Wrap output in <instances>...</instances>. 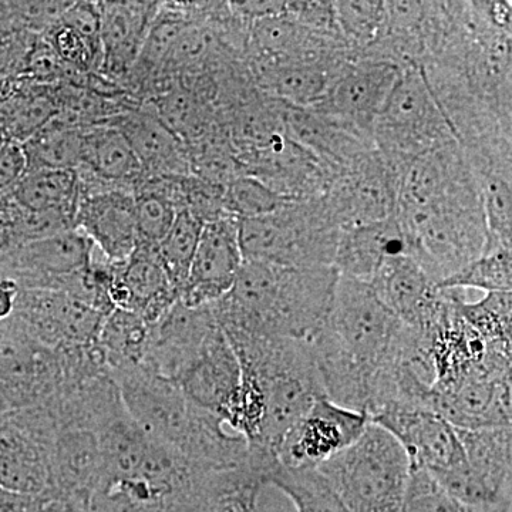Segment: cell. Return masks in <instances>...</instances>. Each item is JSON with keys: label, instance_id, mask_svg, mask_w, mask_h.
Returning a JSON list of instances; mask_svg holds the SVG:
<instances>
[{"label": "cell", "instance_id": "6da1fadb", "mask_svg": "<svg viewBox=\"0 0 512 512\" xmlns=\"http://www.w3.org/2000/svg\"><path fill=\"white\" fill-rule=\"evenodd\" d=\"M404 325L367 282L339 275L325 325L311 340L326 397L369 420L392 402Z\"/></svg>", "mask_w": 512, "mask_h": 512}, {"label": "cell", "instance_id": "7a4b0ae2", "mask_svg": "<svg viewBox=\"0 0 512 512\" xmlns=\"http://www.w3.org/2000/svg\"><path fill=\"white\" fill-rule=\"evenodd\" d=\"M338 279L333 266L244 261L231 291L212 303V311L227 339L311 342L325 325Z\"/></svg>", "mask_w": 512, "mask_h": 512}, {"label": "cell", "instance_id": "3957f363", "mask_svg": "<svg viewBox=\"0 0 512 512\" xmlns=\"http://www.w3.org/2000/svg\"><path fill=\"white\" fill-rule=\"evenodd\" d=\"M242 372L264 396L261 434L251 447L276 454L285 434L320 397H326L311 342L293 339H227Z\"/></svg>", "mask_w": 512, "mask_h": 512}, {"label": "cell", "instance_id": "277c9868", "mask_svg": "<svg viewBox=\"0 0 512 512\" xmlns=\"http://www.w3.org/2000/svg\"><path fill=\"white\" fill-rule=\"evenodd\" d=\"M350 512H402L412 464L392 434L376 424L318 467Z\"/></svg>", "mask_w": 512, "mask_h": 512}, {"label": "cell", "instance_id": "5b68a950", "mask_svg": "<svg viewBox=\"0 0 512 512\" xmlns=\"http://www.w3.org/2000/svg\"><path fill=\"white\" fill-rule=\"evenodd\" d=\"M340 232L323 198L288 201L272 214L238 220L244 261L288 268L333 266Z\"/></svg>", "mask_w": 512, "mask_h": 512}, {"label": "cell", "instance_id": "8992f818", "mask_svg": "<svg viewBox=\"0 0 512 512\" xmlns=\"http://www.w3.org/2000/svg\"><path fill=\"white\" fill-rule=\"evenodd\" d=\"M407 254L436 285L487 251L488 231L481 198H466L397 214Z\"/></svg>", "mask_w": 512, "mask_h": 512}, {"label": "cell", "instance_id": "52a82bcc", "mask_svg": "<svg viewBox=\"0 0 512 512\" xmlns=\"http://www.w3.org/2000/svg\"><path fill=\"white\" fill-rule=\"evenodd\" d=\"M372 140L377 153L400 177L414 158L456 140L423 67H407L400 74L377 116Z\"/></svg>", "mask_w": 512, "mask_h": 512}, {"label": "cell", "instance_id": "ba28073f", "mask_svg": "<svg viewBox=\"0 0 512 512\" xmlns=\"http://www.w3.org/2000/svg\"><path fill=\"white\" fill-rule=\"evenodd\" d=\"M457 430L466 466L431 478L466 507L512 511V427Z\"/></svg>", "mask_w": 512, "mask_h": 512}, {"label": "cell", "instance_id": "9c48e42d", "mask_svg": "<svg viewBox=\"0 0 512 512\" xmlns=\"http://www.w3.org/2000/svg\"><path fill=\"white\" fill-rule=\"evenodd\" d=\"M399 184L400 175L375 148L338 171L322 198L333 222L345 231L396 217Z\"/></svg>", "mask_w": 512, "mask_h": 512}, {"label": "cell", "instance_id": "30bf717a", "mask_svg": "<svg viewBox=\"0 0 512 512\" xmlns=\"http://www.w3.org/2000/svg\"><path fill=\"white\" fill-rule=\"evenodd\" d=\"M402 72L387 60L357 57L343 67L325 99L312 109L373 144L377 116Z\"/></svg>", "mask_w": 512, "mask_h": 512}, {"label": "cell", "instance_id": "8fae6325", "mask_svg": "<svg viewBox=\"0 0 512 512\" xmlns=\"http://www.w3.org/2000/svg\"><path fill=\"white\" fill-rule=\"evenodd\" d=\"M128 416L151 440L177 451L187 431L190 400L178 384L140 365L113 376Z\"/></svg>", "mask_w": 512, "mask_h": 512}, {"label": "cell", "instance_id": "7c38bea8", "mask_svg": "<svg viewBox=\"0 0 512 512\" xmlns=\"http://www.w3.org/2000/svg\"><path fill=\"white\" fill-rule=\"evenodd\" d=\"M370 423L366 414L320 397L293 423L278 448L286 468H318L353 446Z\"/></svg>", "mask_w": 512, "mask_h": 512}, {"label": "cell", "instance_id": "4fadbf2b", "mask_svg": "<svg viewBox=\"0 0 512 512\" xmlns=\"http://www.w3.org/2000/svg\"><path fill=\"white\" fill-rule=\"evenodd\" d=\"M399 441L412 468L436 478L466 466L458 430L440 414L423 407H392L370 419Z\"/></svg>", "mask_w": 512, "mask_h": 512}, {"label": "cell", "instance_id": "5bb4252c", "mask_svg": "<svg viewBox=\"0 0 512 512\" xmlns=\"http://www.w3.org/2000/svg\"><path fill=\"white\" fill-rule=\"evenodd\" d=\"M12 316L33 342L50 350L94 342L106 318L66 293L45 289H19Z\"/></svg>", "mask_w": 512, "mask_h": 512}, {"label": "cell", "instance_id": "9a60e30c", "mask_svg": "<svg viewBox=\"0 0 512 512\" xmlns=\"http://www.w3.org/2000/svg\"><path fill=\"white\" fill-rule=\"evenodd\" d=\"M220 330L211 305L177 301L150 325L143 366L177 384Z\"/></svg>", "mask_w": 512, "mask_h": 512}, {"label": "cell", "instance_id": "2e32d148", "mask_svg": "<svg viewBox=\"0 0 512 512\" xmlns=\"http://www.w3.org/2000/svg\"><path fill=\"white\" fill-rule=\"evenodd\" d=\"M57 389L53 350L37 345L10 316L0 322V397L10 410L46 402Z\"/></svg>", "mask_w": 512, "mask_h": 512}, {"label": "cell", "instance_id": "e0dca14e", "mask_svg": "<svg viewBox=\"0 0 512 512\" xmlns=\"http://www.w3.org/2000/svg\"><path fill=\"white\" fill-rule=\"evenodd\" d=\"M238 158L245 175L261 181L286 201L322 198L335 177L330 165L288 136Z\"/></svg>", "mask_w": 512, "mask_h": 512}, {"label": "cell", "instance_id": "ac0fdd59", "mask_svg": "<svg viewBox=\"0 0 512 512\" xmlns=\"http://www.w3.org/2000/svg\"><path fill=\"white\" fill-rule=\"evenodd\" d=\"M93 251L92 239L80 229H70L5 249L0 252V271L19 289H45L53 279L92 264Z\"/></svg>", "mask_w": 512, "mask_h": 512}, {"label": "cell", "instance_id": "d6986e66", "mask_svg": "<svg viewBox=\"0 0 512 512\" xmlns=\"http://www.w3.org/2000/svg\"><path fill=\"white\" fill-rule=\"evenodd\" d=\"M242 264L238 220L225 217L205 224L180 302L190 308L217 302L231 291Z\"/></svg>", "mask_w": 512, "mask_h": 512}, {"label": "cell", "instance_id": "ffe728a7", "mask_svg": "<svg viewBox=\"0 0 512 512\" xmlns=\"http://www.w3.org/2000/svg\"><path fill=\"white\" fill-rule=\"evenodd\" d=\"M511 377L473 376L433 390L430 409L460 430L512 427Z\"/></svg>", "mask_w": 512, "mask_h": 512}, {"label": "cell", "instance_id": "44dd1931", "mask_svg": "<svg viewBox=\"0 0 512 512\" xmlns=\"http://www.w3.org/2000/svg\"><path fill=\"white\" fill-rule=\"evenodd\" d=\"M110 264V298L114 308L137 313L153 325L180 301L158 258L157 247L137 244L126 261Z\"/></svg>", "mask_w": 512, "mask_h": 512}, {"label": "cell", "instance_id": "7402d4cb", "mask_svg": "<svg viewBox=\"0 0 512 512\" xmlns=\"http://www.w3.org/2000/svg\"><path fill=\"white\" fill-rule=\"evenodd\" d=\"M74 225L92 239L107 261H126L137 247L133 191L104 188L80 192Z\"/></svg>", "mask_w": 512, "mask_h": 512}, {"label": "cell", "instance_id": "603a6c76", "mask_svg": "<svg viewBox=\"0 0 512 512\" xmlns=\"http://www.w3.org/2000/svg\"><path fill=\"white\" fill-rule=\"evenodd\" d=\"M117 128L127 138L140 161L143 177H184L191 174L187 144L150 109L117 113L100 120Z\"/></svg>", "mask_w": 512, "mask_h": 512}, {"label": "cell", "instance_id": "cb8c5ba5", "mask_svg": "<svg viewBox=\"0 0 512 512\" xmlns=\"http://www.w3.org/2000/svg\"><path fill=\"white\" fill-rule=\"evenodd\" d=\"M369 284L380 301L410 328H423L439 311L441 289L409 254L389 259Z\"/></svg>", "mask_w": 512, "mask_h": 512}, {"label": "cell", "instance_id": "d4e9b609", "mask_svg": "<svg viewBox=\"0 0 512 512\" xmlns=\"http://www.w3.org/2000/svg\"><path fill=\"white\" fill-rule=\"evenodd\" d=\"M49 467V491L70 498L87 510L103 473L96 434L82 429H60L50 448Z\"/></svg>", "mask_w": 512, "mask_h": 512}, {"label": "cell", "instance_id": "484cf974", "mask_svg": "<svg viewBox=\"0 0 512 512\" xmlns=\"http://www.w3.org/2000/svg\"><path fill=\"white\" fill-rule=\"evenodd\" d=\"M185 397L224 420L241 384V366L220 330L177 382Z\"/></svg>", "mask_w": 512, "mask_h": 512}, {"label": "cell", "instance_id": "4316f807", "mask_svg": "<svg viewBox=\"0 0 512 512\" xmlns=\"http://www.w3.org/2000/svg\"><path fill=\"white\" fill-rule=\"evenodd\" d=\"M76 174L82 183L133 191L143 170L121 131L94 123L83 127L82 160Z\"/></svg>", "mask_w": 512, "mask_h": 512}, {"label": "cell", "instance_id": "83f0119b", "mask_svg": "<svg viewBox=\"0 0 512 512\" xmlns=\"http://www.w3.org/2000/svg\"><path fill=\"white\" fill-rule=\"evenodd\" d=\"M284 123L286 136L325 161L335 174L375 150L370 141L319 111L291 106L285 101Z\"/></svg>", "mask_w": 512, "mask_h": 512}, {"label": "cell", "instance_id": "f1b7e54d", "mask_svg": "<svg viewBox=\"0 0 512 512\" xmlns=\"http://www.w3.org/2000/svg\"><path fill=\"white\" fill-rule=\"evenodd\" d=\"M403 254L407 242L396 215L340 232L333 268L339 275L369 284L389 259Z\"/></svg>", "mask_w": 512, "mask_h": 512}, {"label": "cell", "instance_id": "f546056e", "mask_svg": "<svg viewBox=\"0 0 512 512\" xmlns=\"http://www.w3.org/2000/svg\"><path fill=\"white\" fill-rule=\"evenodd\" d=\"M100 42L104 70L124 74L136 66L151 22V3H100Z\"/></svg>", "mask_w": 512, "mask_h": 512}, {"label": "cell", "instance_id": "4dcf8cb0", "mask_svg": "<svg viewBox=\"0 0 512 512\" xmlns=\"http://www.w3.org/2000/svg\"><path fill=\"white\" fill-rule=\"evenodd\" d=\"M348 63L247 64L261 92L291 106L312 109L325 99L330 86Z\"/></svg>", "mask_w": 512, "mask_h": 512}, {"label": "cell", "instance_id": "1f68e13d", "mask_svg": "<svg viewBox=\"0 0 512 512\" xmlns=\"http://www.w3.org/2000/svg\"><path fill=\"white\" fill-rule=\"evenodd\" d=\"M49 450L20 433L8 419L0 427V488L18 494L50 490Z\"/></svg>", "mask_w": 512, "mask_h": 512}, {"label": "cell", "instance_id": "d6a6232c", "mask_svg": "<svg viewBox=\"0 0 512 512\" xmlns=\"http://www.w3.org/2000/svg\"><path fill=\"white\" fill-rule=\"evenodd\" d=\"M12 195L22 211L36 214L60 212L74 217L80 195L79 178L76 171H26L13 187Z\"/></svg>", "mask_w": 512, "mask_h": 512}, {"label": "cell", "instance_id": "836d02e7", "mask_svg": "<svg viewBox=\"0 0 512 512\" xmlns=\"http://www.w3.org/2000/svg\"><path fill=\"white\" fill-rule=\"evenodd\" d=\"M150 325L137 313L116 308L103 320L97 345L111 375L143 365Z\"/></svg>", "mask_w": 512, "mask_h": 512}, {"label": "cell", "instance_id": "e575fe53", "mask_svg": "<svg viewBox=\"0 0 512 512\" xmlns=\"http://www.w3.org/2000/svg\"><path fill=\"white\" fill-rule=\"evenodd\" d=\"M83 127L72 126L66 120H49L26 143L28 171H76L82 160Z\"/></svg>", "mask_w": 512, "mask_h": 512}, {"label": "cell", "instance_id": "d590c367", "mask_svg": "<svg viewBox=\"0 0 512 512\" xmlns=\"http://www.w3.org/2000/svg\"><path fill=\"white\" fill-rule=\"evenodd\" d=\"M268 485L278 488L299 512H350L318 468H286L276 464Z\"/></svg>", "mask_w": 512, "mask_h": 512}, {"label": "cell", "instance_id": "8d00e7d4", "mask_svg": "<svg viewBox=\"0 0 512 512\" xmlns=\"http://www.w3.org/2000/svg\"><path fill=\"white\" fill-rule=\"evenodd\" d=\"M204 225L197 218L192 217L188 211H180L175 218L173 227L167 232L163 241L158 244L157 252L163 265L165 274L170 279L171 285L180 296L181 289L187 282L188 274L201 231Z\"/></svg>", "mask_w": 512, "mask_h": 512}, {"label": "cell", "instance_id": "74e56055", "mask_svg": "<svg viewBox=\"0 0 512 512\" xmlns=\"http://www.w3.org/2000/svg\"><path fill=\"white\" fill-rule=\"evenodd\" d=\"M457 308L485 339L512 345V292L485 293L480 301L470 302L463 289H457Z\"/></svg>", "mask_w": 512, "mask_h": 512}, {"label": "cell", "instance_id": "f35d334b", "mask_svg": "<svg viewBox=\"0 0 512 512\" xmlns=\"http://www.w3.org/2000/svg\"><path fill=\"white\" fill-rule=\"evenodd\" d=\"M444 289H478L485 293L512 292V249L485 252L476 261L437 285Z\"/></svg>", "mask_w": 512, "mask_h": 512}, {"label": "cell", "instance_id": "ab89813d", "mask_svg": "<svg viewBox=\"0 0 512 512\" xmlns=\"http://www.w3.org/2000/svg\"><path fill=\"white\" fill-rule=\"evenodd\" d=\"M333 3L340 33L357 59L379 39L386 20V6L384 2Z\"/></svg>", "mask_w": 512, "mask_h": 512}, {"label": "cell", "instance_id": "60d3db41", "mask_svg": "<svg viewBox=\"0 0 512 512\" xmlns=\"http://www.w3.org/2000/svg\"><path fill=\"white\" fill-rule=\"evenodd\" d=\"M288 202L251 175H241L225 187L224 210L235 220L264 217Z\"/></svg>", "mask_w": 512, "mask_h": 512}, {"label": "cell", "instance_id": "b9f144b4", "mask_svg": "<svg viewBox=\"0 0 512 512\" xmlns=\"http://www.w3.org/2000/svg\"><path fill=\"white\" fill-rule=\"evenodd\" d=\"M402 512H512L458 503L423 470L412 468Z\"/></svg>", "mask_w": 512, "mask_h": 512}, {"label": "cell", "instance_id": "7bdbcfd3", "mask_svg": "<svg viewBox=\"0 0 512 512\" xmlns=\"http://www.w3.org/2000/svg\"><path fill=\"white\" fill-rule=\"evenodd\" d=\"M188 25L190 20L185 19V15L171 13L165 18H154L144 39L137 63H143L147 72L163 70L175 40Z\"/></svg>", "mask_w": 512, "mask_h": 512}, {"label": "cell", "instance_id": "ee69618b", "mask_svg": "<svg viewBox=\"0 0 512 512\" xmlns=\"http://www.w3.org/2000/svg\"><path fill=\"white\" fill-rule=\"evenodd\" d=\"M0 512H89L70 498L46 491L42 494H18L0 488Z\"/></svg>", "mask_w": 512, "mask_h": 512}, {"label": "cell", "instance_id": "f6af8a7d", "mask_svg": "<svg viewBox=\"0 0 512 512\" xmlns=\"http://www.w3.org/2000/svg\"><path fill=\"white\" fill-rule=\"evenodd\" d=\"M53 45L63 62L72 64L79 70L89 69L101 57L83 36L64 25L53 35Z\"/></svg>", "mask_w": 512, "mask_h": 512}, {"label": "cell", "instance_id": "bcb514c9", "mask_svg": "<svg viewBox=\"0 0 512 512\" xmlns=\"http://www.w3.org/2000/svg\"><path fill=\"white\" fill-rule=\"evenodd\" d=\"M63 25L76 30L83 36L103 60V50L100 42V13L99 6L93 3H73L62 16Z\"/></svg>", "mask_w": 512, "mask_h": 512}, {"label": "cell", "instance_id": "7dc6e473", "mask_svg": "<svg viewBox=\"0 0 512 512\" xmlns=\"http://www.w3.org/2000/svg\"><path fill=\"white\" fill-rule=\"evenodd\" d=\"M28 171L23 144L16 141L0 143V192L15 187Z\"/></svg>", "mask_w": 512, "mask_h": 512}, {"label": "cell", "instance_id": "c3c4849f", "mask_svg": "<svg viewBox=\"0 0 512 512\" xmlns=\"http://www.w3.org/2000/svg\"><path fill=\"white\" fill-rule=\"evenodd\" d=\"M18 292L19 286L12 279H0V322L13 315Z\"/></svg>", "mask_w": 512, "mask_h": 512}, {"label": "cell", "instance_id": "681fc988", "mask_svg": "<svg viewBox=\"0 0 512 512\" xmlns=\"http://www.w3.org/2000/svg\"><path fill=\"white\" fill-rule=\"evenodd\" d=\"M10 412H12V410L9 409L8 404L3 402L2 397H0V427H2V424L8 419Z\"/></svg>", "mask_w": 512, "mask_h": 512}]
</instances>
